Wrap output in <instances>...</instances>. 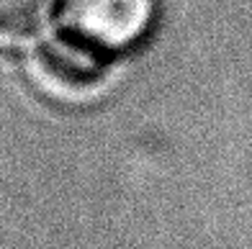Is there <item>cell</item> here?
<instances>
[{
    "mask_svg": "<svg viewBox=\"0 0 252 249\" xmlns=\"http://www.w3.org/2000/svg\"><path fill=\"white\" fill-rule=\"evenodd\" d=\"M113 62L80 47L77 41L54 31L49 39L36 44L31 54V72L36 83L52 95L67 100L93 95L108 80Z\"/></svg>",
    "mask_w": 252,
    "mask_h": 249,
    "instance_id": "7a4b0ae2",
    "label": "cell"
},
{
    "mask_svg": "<svg viewBox=\"0 0 252 249\" xmlns=\"http://www.w3.org/2000/svg\"><path fill=\"white\" fill-rule=\"evenodd\" d=\"M60 0H0V44L36 39L57 16Z\"/></svg>",
    "mask_w": 252,
    "mask_h": 249,
    "instance_id": "3957f363",
    "label": "cell"
},
{
    "mask_svg": "<svg viewBox=\"0 0 252 249\" xmlns=\"http://www.w3.org/2000/svg\"><path fill=\"white\" fill-rule=\"evenodd\" d=\"M159 0H60L57 31L116 64L152 36Z\"/></svg>",
    "mask_w": 252,
    "mask_h": 249,
    "instance_id": "6da1fadb",
    "label": "cell"
}]
</instances>
